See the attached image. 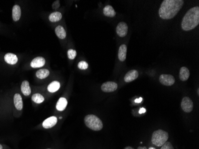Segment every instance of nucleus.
<instances>
[{
	"label": "nucleus",
	"mask_w": 199,
	"mask_h": 149,
	"mask_svg": "<svg viewBox=\"0 0 199 149\" xmlns=\"http://www.w3.org/2000/svg\"><path fill=\"white\" fill-rule=\"evenodd\" d=\"M45 60L42 57H37L33 58L31 63V66L33 68L41 67L45 65Z\"/></svg>",
	"instance_id": "nucleus-11"
},
{
	"label": "nucleus",
	"mask_w": 199,
	"mask_h": 149,
	"mask_svg": "<svg viewBox=\"0 0 199 149\" xmlns=\"http://www.w3.org/2000/svg\"><path fill=\"white\" fill-rule=\"evenodd\" d=\"M168 133L163 130H159L153 133L151 142L154 145L158 147H161L166 143L168 140Z\"/></svg>",
	"instance_id": "nucleus-4"
},
{
	"label": "nucleus",
	"mask_w": 199,
	"mask_h": 149,
	"mask_svg": "<svg viewBox=\"0 0 199 149\" xmlns=\"http://www.w3.org/2000/svg\"><path fill=\"white\" fill-rule=\"evenodd\" d=\"M32 100L33 102L40 104L41 103L44 101V97L42 96L41 94L36 93V94H34L32 97Z\"/></svg>",
	"instance_id": "nucleus-24"
},
{
	"label": "nucleus",
	"mask_w": 199,
	"mask_h": 149,
	"mask_svg": "<svg viewBox=\"0 0 199 149\" xmlns=\"http://www.w3.org/2000/svg\"><path fill=\"white\" fill-rule=\"evenodd\" d=\"M127 47L126 45L122 44L120 46L118 51V58L121 62H124L126 57Z\"/></svg>",
	"instance_id": "nucleus-13"
},
{
	"label": "nucleus",
	"mask_w": 199,
	"mask_h": 149,
	"mask_svg": "<svg viewBox=\"0 0 199 149\" xmlns=\"http://www.w3.org/2000/svg\"><path fill=\"white\" fill-rule=\"evenodd\" d=\"M67 56L69 59L74 60L76 56V51L73 49H70L67 51Z\"/></svg>",
	"instance_id": "nucleus-25"
},
{
	"label": "nucleus",
	"mask_w": 199,
	"mask_h": 149,
	"mask_svg": "<svg viewBox=\"0 0 199 149\" xmlns=\"http://www.w3.org/2000/svg\"><path fill=\"white\" fill-rule=\"evenodd\" d=\"M101 90L105 92H112L116 91L117 88V84L115 82L108 81L103 83L101 87Z\"/></svg>",
	"instance_id": "nucleus-7"
},
{
	"label": "nucleus",
	"mask_w": 199,
	"mask_h": 149,
	"mask_svg": "<svg viewBox=\"0 0 199 149\" xmlns=\"http://www.w3.org/2000/svg\"><path fill=\"white\" fill-rule=\"evenodd\" d=\"M21 16V9L19 6L15 5L13 7L12 17L15 22L18 21Z\"/></svg>",
	"instance_id": "nucleus-16"
},
{
	"label": "nucleus",
	"mask_w": 199,
	"mask_h": 149,
	"mask_svg": "<svg viewBox=\"0 0 199 149\" xmlns=\"http://www.w3.org/2000/svg\"><path fill=\"white\" fill-rule=\"evenodd\" d=\"M103 14L106 16L113 17L116 15V11L111 6H106L103 8Z\"/></svg>",
	"instance_id": "nucleus-19"
},
{
	"label": "nucleus",
	"mask_w": 199,
	"mask_h": 149,
	"mask_svg": "<svg viewBox=\"0 0 199 149\" xmlns=\"http://www.w3.org/2000/svg\"><path fill=\"white\" fill-rule=\"evenodd\" d=\"M21 91L25 96H29L31 93L29 83L28 81H24L21 85Z\"/></svg>",
	"instance_id": "nucleus-17"
},
{
	"label": "nucleus",
	"mask_w": 199,
	"mask_h": 149,
	"mask_svg": "<svg viewBox=\"0 0 199 149\" xmlns=\"http://www.w3.org/2000/svg\"><path fill=\"white\" fill-rule=\"evenodd\" d=\"M78 66L79 69L81 70H85L88 67V64L85 61H81L78 63Z\"/></svg>",
	"instance_id": "nucleus-26"
},
{
	"label": "nucleus",
	"mask_w": 199,
	"mask_h": 149,
	"mask_svg": "<svg viewBox=\"0 0 199 149\" xmlns=\"http://www.w3.org/2000/svg\"><path fill=\"white\" fill-rule=\"evenodd\" d=\"M128 31V26L125 22H120L116 27V33L120 37H125Z\"/></svg>",
	"instance_id": "nucleus-8"
},
{
	"label": "nucleus",
	"mask_w": 199,
	"mask_h": 149,
	"mask_svg": "<svg viewBox=\"0 0 199 149\" xmlns=\"http://www.w3.org/2000/svg\"><path fill=\"white\" fill-rule=\"evenodd\" d=\"M199 23V7L190 9L183 17L181 28L184 31H189L194 29Z\"/></svg>",
	"instance_id": "nucleus-2"
},
{
	"label": "nucleus",
	"mask_w": 199,
	"mask_h": 149,
	"mask_svg": "<svg viewBox=\"0 0 199 149\" xmlns=\"http://www.w3.org/2000/svg\"><path fill=\"white\" fill-rule=\"evenodd\" d=\"M55 32L60 39H65L66 36V31L62 26H57L55 29Z\"/></svg>",
	"instance_id": "nucleus-20"
},
{
	"label": "nucleus",
	"mask_w": 199,
	"mask_h": 149,
	"mask_svg": "<svg viewBox=\"0 0 199 149\" xmlns=\"http://www.w3.org/2000/svg\"><path fill=\"white\" fill-rule=\"evenodd\" d=\"M60 87V83L58 81H53L50 83L47 87L48 91L50 92H55L58 91Z\"/></svg>",
	"instance_id": "nucleus-21"
},
{
	"label": "nucleus",
	"mask_w": 199,
	"mask_h": 149,
	"mask_svg": "<svg viewBox=\"0 0 199 149\" xmlns=\"http://www.w3.org/2000/svg\"><path fill=\"white\" fill-rule=\"evenodd\" d=\"M57 122V118L56 116H51L45 119L43 123L42 126L45 129H49L55 126Z\"/></svg>",
	"instance_id": "nucleus-9"
},
{
	"label": "nucleus",
	"mask_w": 199,
	"mask_h": 149,
	"mask_svg": "<svg viewBox=\"0 0 199 149\" xmlns=\"http://www.w3.org/2000/svg\"><path fill=\"white\" fill-rule=\"evenodd\" d=\"M159 81L165 86H172L175 82V78L171 74H162L159 77Z\"/></svg>",
	"instance_id": "nucleus-5"
},
{
	"label": "nucleus",
	"mask_w": 199,
	"mask_h": 149,
	"mask_svg": "<svg viewBox=\"0 0 199 149\" xmlns=\"http://www.w3.org/2000/svg\"><path fill=\"white\" fill-rule=\"evenodd\" d=\"M190 76V71L186 67H182L180 71V78L182 81H186Z\"/></svg>",
	"instance_id": "nucleus-14"
},
{
	"label": "nucleus",
	"mask_w": 199,
	"mask_h": 149,
	"mask_svg": "<svg viewBox=\"0 0 199 149\" xmlns=\"http://www.w3.org/2000/svg\"><path fill=\"white\" fill-rule=\"evenodd\" d=\"M49 20L51 22H57L60 21L62 18V15L61 13L56 11L51 13L49 16Z\"/></svg>",
	"instance_id": "nucleus-22"
},
{
	"label": "nucleus",
	"mask_w": 199,
	"mask_h": 149,
	"mask_svg": "<svg viewBox=\"0 0 199 149\" xmlns=\"http://www.w3.org/2000/svg\"><path fill=\"white\" fill-rule=\"evenodd\" d=\"M84 122L86 126L93 131H100L103 127V122L100 119L94 115H88L85 116Z\"/></svg>",
	"instance_id": "nucleus-3"
},
{
	"label": "nucleus",
	"mask_w": 199,
	"mask_h": 149,
	"mask_svg": "<svg viewBox=\"0 0 199 149\" xmlns=\"http://www.w3.org/2000/svg\"><path fill=\"white\" fill-rule=\"evenodd\" d=\"M50 74V71L48 69H43L38 70L36 73V76L38 78L40 79H45L49 76Z\"/></svg>",
	"instance_id": "nucleus-23"
},
{
	"label": "nucleus",
	"mask_w": 199,
	"mask_h": 149,
	"mask_svg": "<svg viewBox=\"0 0 199 149\" xmlns=\"http://www.w3.org/2000/svg\"></svg>",
	"instance_id": "nucleus-34"
},
{
	"label": "nucleus",
	"mask_w": 199,
	"mask_h": 149,
	"mask_svg": "<svg viewBox=\"0 0 199 149\" xmlns=\"http://www.w3.org/2000/svg\"><path fill=\"white\" fill-rule=\"evenodd\" d=\"M59 7H60V1L58 0L54 2V3L52 5V7L54 10H57V8H59Z\"/></svg>",
	"instance_id": "nucleus-28"
},
{
	"label": "nucleus",
	"mask_w": 199,
	"mask_h": 149,
	"mask_svg": "<svg viewBox=\"0 0 199 149\" xmlns=\"http://www.w3.org/2000/svg\"><path fill=\"white\" fill-rule=\"evenodd\" d=\"M181 106L183 111L186 113H190L193 109V101L188 97L183 98Z\"/></svg>",
	"instance_id": "nucleus-6"
},
{
	"label": "nucleus",
	"mask_w": 199,
	"mask_h": 149,
	"mask_svg": "<svg viewBox=\"0 0 199 149\" xmlns=\"http://www.w3.org/2000/svg\"><path fill=\"white\" fill-rule=\"evenodd\" d=\"M67 105V101L64 97L60 98L56 104V109L58 111H63L64 110Z\"/></svg>",
	"instance_id": "nucleus-18"
},
{
	"label": "nucleus",
	"mask_w": 199,
	"mask_h": 149,
	"mask_svg": "<svg viewBox=\"0 0 199 149\" xmlns=\"http://www.w3.org/2000/svg\"><path fill=\"white\" fill-rule=\"evenodd\" d=\"M5 62L9 65H15L18 62L16 55L12 53H7L4 56Z\"/></svg>",
	"instance_id": "nucleus-12"
},
{
	"label": "nucleus",
	"mask_w": 199,
	"mask_h": 149,
	"mask_svg": "<svg viewBox=\"0 0 199 149\" xmlns=\"http://www.w3.org/2000/svg\"><path fill=\"white\" fill-rule=\"evenodd\" d=\"M0 149H2V146L1 144H0Z\"/></svg>",
	"instance_id": "nucleus-32"
},
{
	"label": "nucleus",
	"mask_w": 199,
	"mask_h": 149,
	"mask_svg": "<svg viewBox=\"0 0 199 149\" xmlns=\"http://www.w3.org/2000/svg\"><path fill=\"white\" fill-rule=\"evenodd\" d=\"M142 97H140L139 99H135V103H141V101H142Z\"/></svg>",
	"instance_id": "nucleus-30"
},
{
	"label": "nucleus",
	"mask_w": 199,
	"mask_h": 149,
	"mask_svg": "<svg viewBox=\"0 0 199 149\" xmlns=\"http://www.w3.org/2000/svg\"><path fill=\"white\" fill-rule=\"evenodd\" d=\"M149 149H156L155 148H154V147H150Z\"/></svg>",
	"instance_id": "nucleus-33"
},
{
	"label": "nucleus",
	"mask_w": 199,
	"mask_h": 149,
	"mask_svg": "<svg viewBox=\"0 0 199 149\" xmlns=\"http://www.w3.org/2000/svg\"><path fill=\"white\" fill-rule=\"evenodd\" d=\"M183 0H164L159 8V15L163 19H171L180 11L184 5Z\"/></svg>",
	"instance_id": "nucleus-1"
},
{
	"label": "nucleus",
	"mask_w": 199,
	"mask_h": 149,
	"mask_svg": "<svg viewBox=\"0 0 199 149\" xmlns=\"http://www.w3.org/2000/svg\"><path fill=\"white\" fill-rule=\"evenodd\" d=\"M138 77V72L136 70H131L126 73L124 77L126 83H130L135 80Z\"/></svg>",
	"instance_id": "nucleus-10"
},
{
	"label": "nucleus",
	"mask_w": 199,
	"mask_h": 149,
	"mask_svg": "<svg viewBox=\"0 0 199 149\" xmlns=\"http://www.w3.org/2000/svg\"><path fill=\"white\" fill-rule=\"evenodd\" d=\"M14 104L18 110H21L23 109V101L20 94L17 93L14 96Z\"/></svg>",
	"instance_id": "nucleus-15"
},
{
	"label": "nucleus",
	"mask_w": 199,
	"mask_h": 149,
	"mask_svg": "<svg viewBox=\"0 0 199 149\" xmlns=\"http://www.w3.org/2000/svg\"><path fill=\"white\" fill-rule=\"evenodd\" d=\"M146 112V109H145V108H141V109H140V110H139V113H140V114H142V113H144Z\"/></svg>",
	"instance_id": "nucleus-29"
},
{
	"label": "nucleus",
	"mask_w": 199,
	"mask_h": 149,
	"mask_svg": "<svg viewBox=\"0 0 199 149\" xmlns=\"http://www.w3.org/2000/svg\"><path fill=\"white\" fill-rule=\"evenodd\" d=\"M161 147H162L160 149H174L172 144L170 142H167V141H166V143Z\"/></svg>",
	"instance_id": "nucleus-27"
},
{
	"label": "nucleus",
	"mask_w": 199,
	"mask_h": 149,
	"mask_svg": "<svg viewBox=\"0 0 199 149\" xmlns=\"http://www.w3.org/2000/svg\"><path fill=\"white\" fill-rule=\"evenodd\" d=\"M138 149H147V148L146 147H141V146H140V147H138Z\"/></svg>",
	"instance_id": "nucleus-31"
}]
</instances>
